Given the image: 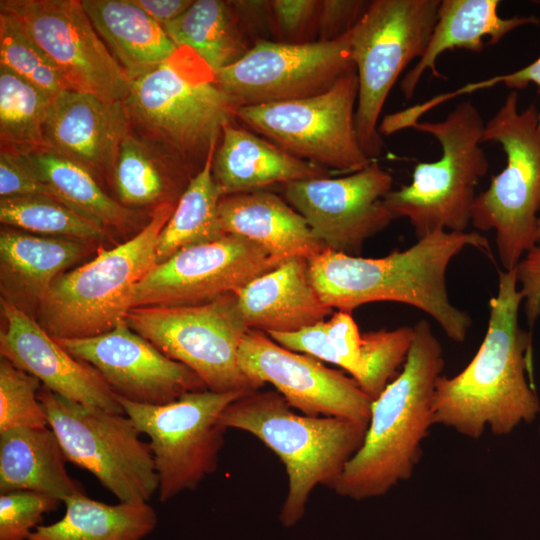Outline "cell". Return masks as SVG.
<instances>
[{
  "label": "cell",
  "mask_w": 540,
  "mask_h": 540,
  "mask_svg": "<svg viewBox=\"0 0 540 540\" xmlns=\"http://www.w3.org/2000/svg\"><path fill=\"white\" fill-rule=\"evenodd\" d=\"M70 90L124 102L131 81L93 27L81 0H1Z\"/></svg>",
  "instance_id": "obj_14"
},
{
  "label": "cell",
  "mask_w": 540,
  "mask_h": 540,
  "mask_svg": "<svg viewBox=\"0 0 540 540\" xmlns=\"http://www.w3.org/2000/svg\"><path fill=\"white\" fill-rule=\"evenodd\" d=\"M537 241L540 242V218H539V225H538V231H537Z\"/></svg>",
  "instance_id": "obj_45"
},
{
  "label": "cell",
  "mask_w": 540,
  "mask_h": 540,
  "mask_svg": "<svg viewBox=\"0 0 540 540\" xmlns=\"http://www.w3.org/2000/svg\"><path fill=\"white\" fill-rule=\"evenodd\" d=\"M517 283L523 297V309L530 327L540 317V245L534 246L519 261L516 268Z\"/></svg>",
  "instance_id": "obj_42"
},
{
  "label": "cell",
  "mask_w": 540,
  "mask_h": 540,
  "mask_svg": "<svg viewBox=\"0 0 540 540\" xmlns=\"http://www.w3.org/2000/svg\"><path fill=\"white\" fill-rule=\"evenodd\" d=\"M467 247L490 253L488 240L476 231L440 229L381 258L324 249L309 260V275L321 300L332 309L352 312L371 302L404 303L430 315L451 340L464 342L472 319L450 302L446 272Z\"/></svg>",
  "instance_id": "obj_2"
},
{
  "label": "cell",
  "mask_w": 540,
  "mask_h": 540,
  "mask_svg": "<svg viewBox=\"0 0 540 540\" xmlns=\"http://www.w3.org/2000/svg\"><path fill=\"white\" fill-rule=\"evenodd\" d=\"M500 143L507 164L492 176L490 186L476 196L470 223L481 231L494 230L504 270L516 268L537 245L540 215V137L534 105L518 110L512 91L485 124L482 142Z\"/></svg>",
  "instance_id": "obj_8"
},
{
  "label": "cell",
  "mask_w": 540,
  "mask_h": 540,
  "mask_svg": "<svg viewBox=\"0 0 540 540\" xmlns=\"http://www.w3.org/2000/svg\"><path fill=\"white\" fill-rule=\"evenodd\" d=\"M83 254L82 240L2 230V288L38 306L53 281Z\"/></svg>",
  "instance_id": "obj_28"
},
{
  "label": "cell",
  "mask_w": 540,
  "mask_h": 540,
  "mask_svg": "<svg viewBox=\"0 0 540 540\" xmlns=\"http://www.w3.org/2000/svg\"><path fill=\"white\" fill-rule=\"evenodd\" d=\"M538 433H539V435H540V425H539V428H538Z\"/></svg>",
  "instance_id": "obj_46"
},
{
  "label": "cell",
  "mask_w": 540,
  "mask_h": 540,
  "mask_svg": "<svg viewBox=\"0 0 540 540\" xmlns=\"http://www.w3.org/2000/svg\"><path fill=\"white\" fill-rule=\"evenodd\" d=\"M223 196L264 190L289 182L330 177L327 169L287 153L238 121L222 128L212 161Z\"/></svg>",
  "instance_id": "obj_23"
},
{
  "label": "cell",
  "mask_w": 540,
  "mask_h": 540,
  "mask_svg": "<svg viewBox=\"0 0 540 540\" xmlns=\"http://www.w3.org/2000/svg\"><path fill=\"white\" fill-rule=\"evenodd\" d=\"M163 28L177 47L192 49L214 73L236 63L254 45L231 1H193Z\"/></svg>",
  "instance_id": "obj_30"
},
{
  "label": "cell",
  "mask_w": 540,
  "mask_h": 540,
  "mask_svg": "<svg viewBox=\"0 0 540 540\" xmlns=\"http://www.w3.org/2000/svg\"><path fill=\"white\" fill-rule=\"evenodd\" d=\"M81 4L131 82L178 48L164 28L130 0H81Z\"/></svg>",
  "instance_id": "obj_27"
},
{
  "label": "cell",
  "mask_w": 540,
  "mask_h": 540,
  "mask_svg": "<svg viewBox=\"0 0 540 540\" xmlns=\"http://www.w3.org/2000/svg\"><path fill=\"white\" fill-rule=\"evenodd\" d=\"M0 221L44 236L100 240L105 235L102 225L42 195L0 198Z\"/></svg>",
  "instance_id": "obj_34"
},
{
  "label": "cell",
  "mask_w": 540,
  "mask_h": 540,
  "mask_svg": "<svg viewBox=\"0 0 540 540\" xmlns=\"http://www.w3.org/2000/svg\"><path fill=\"white\" fill-rule=\"evenodd\" d=\"M63 503V517L39 525L26 540H142L157 525V513L148 503L111 505L85 493Z\"/></svg>",
  "instance_id": "obj_29"
},
{
  "label": "cell",
  "mask_w": 540,
  "mask_h": 540,
  "mask_svg": "<svg viewBox=\"0 0 540 540\" xmlns=\"http://www.w3.org/2000/svg\"><path fill=\"white\" fill-rule=\"evenodd\" d=\"M113 176L121 202L142 206L162 198L168 190L166 168L148 145L131 131L123 139Z\"/></svg>",
  "instance_id": "obj_35"
},
{
  "label": "cell",
  "mask_w": 540,
  "mask_h": 540,
  "mask_svg": "<svg viewBox=\"0 0 540 540\" xmlns=\"http://www.w3.org/2000/svg\"><path fill=\"white\" fill-rule=\"evenodd\" d=\"M243 393L205 389L187 392L162 405L140 404L118 397L124 413L150 440L160 502L196 489L205 477L215 472L227 430L220 416Z\"/></svg>",
  "instance_id": "obj_13"
},
{
  "label": "cell",
  "mask_w": 540,
  "mask_h": 540,
  "mask_svg": "<svg viewBox=\"0 0 540 540\" xmlns=\"http://www.w3.org/2000/svg\"><path fill=\"white\" fill-rule=\"evenodd\" d=\"M124 106L131 129L198 169L223 126L237 121L214 71L187 46L133 80Z\"/></svg>",
  "instance_id": "obj_5"
},
{
  "label": "cell",
  "mask_w": 540,
  "mask_h": 540,
  "mask_svg": "<svg viewBox=\"0 0 540 540\" xmlns=\"http://www.w3.org/2000/svg\"><path fill=\"white\" fill-rule=\"evenodd\" d=\"M60 502L28 490L0 493V540H26L43 515L55 510Z\"/></svg>",
  "instance_id": "obj_38"
},
{
  "label": "cell",
  "mask_w": 540,
  "mask_h": 540,
  "mask_svg": "<svg viewBox=\"0 0 540 540\" xmlns=\"http://www.w3.org/2000/svg\"><path fill=\"white\" fill-rule=\"evenodd\" d=\"M218 212L224 234L247 238L280 259L310 260L326 249L304 217L267 189L223 196Z\"/></svg>",
  "instance_id": "obj_24"
},
{
  "label": "cell",
  "mask_w": 540,
  "mask_h": 540,
  "mask_svg": "<svg viewBox=\"0 0 540 540\" xmlns=\"http://www.w3.org/2000/svg\"><path fill=\"white\" fill-rule=\"evenodd\" d=\"M146 14L164 27L182 15L193 3L192 0H130Z\"/></svg>",
  "instance_id": "obj_44"
},
{
  "label": "cell",
  "mask_w": 540,
  "mask_h": 540,
  "mask_svg": "<svg viewBox=\"0 0 540 540\" xmlns=\"http://www.w3.org/2000/svg\"><path fill=\"white\" fill-rule=\"evenodd\" d=\"M175 206L160 203L133 238L60 274L38 304V323L54 339H71L106 333L125 319L136 286L157 264L159 235Z\"/></svg>",
  "instance_id": "obj_6"
},
{
  "label": "cell",
  "mask_w": 540,
  "mask_h": 540,
  "mask_svg": "<svg viewBox=\"0 0 540 540\" xmlns=\"http://www.w3.org/2000/svg\"><path fill=\"white\" fill-rule=\"evenodd\" d=\"M403 369L371 406L364 442L346 464L334 491L354 500L385 495L408 480L433 425L435 384L444 367L443 349L427 320L414 326Z\"/></svg>",
  "instance_id": "obj_3"
},
{
  "label": "cell",
  "mask_w": 540,
  "mask_h": 540,
  "mask_svg": "<svg viewBox=\"0 0 540 540\" xmlns=\"http://www.w3.org/2000/svg\"><path fill=\"white\" fill-rule=\"evenodd\" d=\"M284 260L247 238L226 234L157 263L136 286L132 308L208 303L238 292Z\"/></svg>",
  "instance_id": "obj_16"
},
{
  "label": "cell",
  "mask_w": 540,
  "mask_h": 540,
  "mask_svg": "<svg viewBox=\"0 0 540 540\" xmlns=\"http://www.w3.org/2000/svg\"><path fill=\"white\" fill-rule=\"evenodd\" d=\"M291 408L277 391L257 389L244 392L220 416L226 429L251 433L283 462L289 481L280 513L285 526L301 519L317 485L334 489L368 427L345 418L298 415Z\"/></svg>",
  "instance_id": "obj_4"
},
{
  "label": "cell",
  "mask_w": 540,
  "mask_h": 540,
  "mask_svg": "<svg viewBox=\"0 0 540 540\" xmlns=\"http://www.w3.org/2000/svg\"><path fill=\"white\" fill-rule=\"evenodd\" d=\"M238 364L255 389L272 384L304 415L369 423L373 400L353 378L312 356L282 347L262 331L250 329L244 335Z\"/></svg>",
  "instance_id": "obj_18"
},
{
  "label": "cell",
  "mask_w": 540,
  "mask_h": 540,
  "mask_svg": "<svg viewBox=\"0 0 540 540\" xmlns=\"http://www.w3.org/2000/svg\"><path fill=\"white\" fill-rule=\"evenodd\" d=\"M40 381L8 359L0 360V432L17 427H48L38 399Z\"/></svg>",
  "instance_id": "obj_37"
},
{
  "label": "cell",
  "mask_w": 540,
  "mask_h": 540,
  "mask_svg": "<svg viewBox=\"0 0 540 540\" xmlns=\"http://www.w3.org/2000/svg\"><path fill=\"white\" fill-rule=\"evenodd\" d=\"M273 41L306 44L318 41L321 0L267 1Z\"/></svg>",
  "instance_id": "obj_39"
},
{
  "label": "cell",
  "mask_w": 540,
  "mask_h": 540,
  "mask_svg": "<svg viewBox=\"0 0 540 540\" xmlns=\"http://www.w3.org/2000/svg\"><path fill=\"white\" fill-rule=\"evenodd\" d=\"M349 32L306 44L257 41L240 60L215 73L216 82L236 108L319 95L356 69Z\"/></svg>",
  "instance_id": "obj_15"
},
{
  "label": "cell",
  "mask_w": 540,
  "mask_h": 540,
  "mask_svg": "<svg viewBox=\"0 0 540 540\" xmlns=\"http://www.w3.org/2000/svg\"><path fill=\"white\" fill-rule=\"evenodd\" d=\"M27 195H42L57 200L53 192L37 178L22 155L1 151V198Z\"/></svg>",
  "instance_id": "obj_40"
},
{
  "label": "cell",
  "mask_w": 540,
  "mask_h": 540,
  "mask_svg": "<svg viewBox=\"0 0 540 540\" xmlns=\"http://www.w3.org/2000/svg\"><path fill=\"white\" fill-rule=\"evenodd\" d=\"M22 156L62 204L103 227H121L133 222L134 211L108 196L83 165L45 146Z\"/></svg>",
  "instance_id": "obj_31"
},
{
  "label": "cell",
  "mask_w": 540,
  "mask_h": 540,
  "mask_svg": "<svg viewBox=\"0 0 540 540\" xmlns=\"http://www.w3.org/2000/svg\"><path fill=\"white\" fill-rule=\"evenodd\" d=\"M240 313L249 329L294 332L325 321L332 314L313 287L309 260L285 259L236 292Z\"/></svg>",
  "instance_id": "obj_22"
},
{
  "label": "cell",
  "mask_w": 540,
  "mask_h": 540,
  "mask_svg": "<svg viewBox=\"0 0 540 540\" xmlns=\"http://www.w3.org/2000/svg\"><path fill=\"white\" fill-rule=\"evenodd\" d=\"M501 82H503L507 87L512 89H523L530 83H534L540 88V57L520 70L502 76H495L493 78L478 83L468 84L460 88L456 92L446 94L444 98L445 100H447L451 97H455L464 93H471L475 90L482 88H488ZM538 133L540 137V110L538 111Z\"/></svg>",
  "instance_id": "obj_43"
},
{
  "label": "cell",
  "mask_w": 540,
  "mask_h": 540,
  "mask_svg": "<svg viewBox=\"0 0 540 540\" xmlns=\"http://www.w3.org/2000/svg\"><path fill=\"white\" fill-rule=\"evenodd\" d=\"M131 125L121 101L65 90L55 95L43 124V144L91 173L113 172Z\"/></svg>",
  "instance_id": "obj_21"
},
{
  "label": "cell",
  "mask_w": 540,
  "mask_h": 540,
  "mask_svg": "<svg viewBox=\"0 0 540 540\" xmlns=\"http://www.w3.org/2000/svg\"><path fill=\"white\" fill-rule=\"evenodd\" d=\"M66 461L49 426L0 432V493L28 490L61 502L83 494V487L68 474Z\"/></svg>",
  "instance_id": "obj_26"
},
{
  "label": "cell",
  "mask_w": 540,
  "mask_h": 540,
  "mask_svg": "<svg viewBox=\"0 0 540 540\" xmlns=\"http://www.w3.org/2000/svg\"><path fill=\"white\" fill-rule=\"evenodd\" d=\"M523 297L516 270L499 271L497 295L490 299L485 337L470 363L453 377L440 375L435 384L433 424L477 439L488 426L497 436L531 423L540 401L530 386L531 335L518 322Z\"/></svg>",
  "instance_id": "obj_1"
},
{
  "label": "cell",
  "mask_w": 540,
  "mask_h": 540,
  "mask_svg": "<svg viewBox=\"0 0 540 540\" xmlns=\"http://www.w3.org/2000/svg\"><path fill=\"white\" fill-rule=\"evenodd\" d=\"M0 66L52 97L70 90L45 53L4 12H0Z\"/></svg>",
  "instance_id": "obj_36"
},
{
  "label": "cell",
  "mask_w": 540,
  "mask_h": 540,
  "mask_svg": "<svg viewBox=\"0 0 540 540\" xmlns=\"http://www.w3.org/2000/svg\"><path fill=\"white\" fill-rule=\"evenodd\" d=\"M392 186L391 174L373 160L345 177L294 181L281 188L326 249L356 256L368 238L396 219L384 201Z\"/></svg>",
  "instance_id": "obj_17"
},
{
  "label": "cell",
  "mask_w": 540,
  "mask_h": 540,
  "mask_svg": "<svg viewBox=\"0 0 540 540\" xmlns=\"http://www.w3.org/2000/svg\"><path fill=\"white\" fill-rule=\"evenodd\" d=\"M128 325L167 357L196 373L208 390H257L238 364V349L250 330L236 293L193 306L131 308Z\"/></svg>",
  "instance_id": "obj_12"
},
{
  "label": "cell",
  "mask_w": 540,
  "mask_h": 540,
  "mask_svg": "<svg viewBox=\"0 0 540 540\" xmlns=\"http://www.w3.org/2000/svg\"><path fill=\"white\" fill-rule=\"evenodd\" d=\"M356 69L319 95L235 109L239 123L301 160L333 171L355 173L374 159L363 151L355 129Z\"/></svg>",
  "instance_id": "obj_11"
},
{
  "label": "cell",
  "mask_w": 540,
  "mask_h": 540,
  "mask_svg": "<svg viewBox=\"0 0 540 540\" xmlns=\"http://www.w3.org/2000/svg\"><path fill=\"white\" fill-rule=\"evenodd\" d=\"M38 399L66 460L90 472L119 502L148 503L158 492L149 443L125 413L89 408L46 387Z\"/></svg>",
  "instance_id": "obj_10"
},
{
  "label": "cell",
  "mask_w": 540,
  "mask_h": 540,
  "mask_svg": "<svg viewBox=\"0 0 540 540\" xmlns=\"http://www.w3.org/2000/svg\"><path fill=\"white\" fill-rule=\"evenodd\" d=\"M410 128L432 135L441 157L419 162L412 181L384 199L395 218L406 217L417 239L437 230L465 232L476 199L475 188L489 169L481 148L485 123L469 101L459 102L442 121H416Z\"/></svg>",
  "instance_id": "obj_7"
},
{
  "label": "cell",
  "mask_w": 540,
  "mask_h": 540,
  "mask_svg": "<svg viewBox=\"0 0 540 540\" xmlns=\"http://www.w3.org/2000/svg\"><path fill=\"white\" fill-rule=\"evenodd\" d=\"M52 96L0 66L1 151L26 154L43 144Z\"/></svg>",
  "instance_id": "obj_33"
},
{
  "label": "cell",
  "mask_w": 540,
  "mask_h": 540,
  "mask_svg": "<svg viewBox=\"0 0 540 540\" xmlns=\"http://www.w3.org/2000/svg\"><path fill=\"white\" fill-rule=\"evenodd\" d=\"M217 144L210 149L204 166L191 178L162 229L157 244V263L184 248L226 235L222 231L218 212L223 195L212 174Z\"/></svg>",
  "instance_id": "obj_32"
},
{
  "label": "cell",
  "mask_w": 540,
  "mask_h": 540,
  "mask_svg": "<svg viewBox=\"0 0 540 540\" xmlns=\"http://www.w3.org/2000/svg\"><path fill=\"white\" fill-rule=\"evenodd\" d=\"M370 1L321 0L318 41H333L347 34L366 11Z\"/></svg>",
  "instance_id": "obj_41"
},
{
  "label": "cell",
  "mask_w": 540,
  "mask_h": 540,
  "mask_svg": "<svg viewBox=\"0 0 540 540\" xmlns=\"http://www.w3.org/2000/svg\"><path fill=\"white\" fill-rule=\"evenodd\" d=\"M441 0H374L350 30L358 77L355 129L365 154L383 147L378 120L402 71L420 58L436 23Z\"/></svg>",
  "instance_id": "obj_9"
},
{
  "label": "cell",
  "mask_w": 540,
  "mask_h": 540,
  "mask_svg": "<svg viewBox=\"0 0 540 540\" xmlns=\"http://www.w3.org/2000/svg\"><path fill=\"white\" fill-rule=\"evenodd\" d=\"M56 340L94 367L117 397L135 403L162 405L187 392L207 389L196 373L163 354L125 319L100 335Z\"/></svg>",
  "instance_id": "obj_19"
},
{
  "label": "cell",
  "mask_w": 540,
  "mask_h": 540,
  "mask_svg": "<svg viewBox=\"0 0 540 540\" xmlns=\"http://www.w3.org/2000/svg\"><path fill=\"white\" fill-rule=\"evenodd\" d=\"M499 3L498 0H441L425 51L400 82L406 99L413 96L427 69L433 76L443 78L436 69V61L446 50L460 48L481 52L485 37H489L488 44L495 45L517 27L539 23L534 16L501 18L498 15Z\"/></svg>",
  "instance_id": "obj_25"
},
{
  "label": "cell",
  "mask_w": 540,
  "mask_h": 540,
  "mask_svg": "<svg viewBox=\"0 0 540 540\" xmlns=\"http://www.w3.org/2000/svg\"><path fill=\"white\" fill-rule=\"evenodd\" d=\"M1 314L6 325L0 332L1 357L59 396L89 408L124 413L117 395L101 374L68 353L23 309L1 298Z\"/></svg>",
  "instance_id": "obj_20"
}]
</instances>
